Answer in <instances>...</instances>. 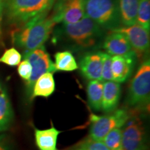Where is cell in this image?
<instances>
[{"mask_svg":"<svg viewBox=\"0 0 150 150\" xmlns=\"http://www.w3.org/2000/svg\"><path fill=\"white\" fill-rule=\"evenodd\" d=\"M121 94L120 84L114 81L104 83L102 110L106 113L116 110Z\"/></svg>","mask_w":150,"mask_h":150,"instance_id":"cell-14","label":"cell"},{"mask_svg":"<svg viewBox=\"0 0 150 150\" xmlns=\"http://www.w3.org/2000/svg\"><path fill=\"white\" fill-rule=\"evenodd\" d=\"M136 23L149 31L150 0H139Z\"/></svg>","mask_w":150,"mask_h":150,"instance_id":"cell-21","label":"cell"},{"mask_svg":"<svg viewBox=\"0 0 150 150\" xmlns=\"http://www.w3.org/2000/svg\"><path fill=\"white\" fill-rule=\"evenodd\" d=\"M79 150H109L102 140L89 139L79 146Z\"/></svg>","mask_w":150,"mask_h":150,"instance_id":"cell-25","label":"cell"},{"mask_svg":"<svg viewBox=\"0 0 150 150\" xmlns=\"http://www.w3.org/2000/svg\"><path fill=\"white\" fill-rule=\"evenodd\" d=\"M57 0H3L8 21L23 25L33 18L50 13Z\"/></svg>","mask_w":150,"mask_h":150,"instance_id":"cell-3","label":"cell"},{"mask_svg":"<svg viewBox=\"0 0 150 150\" xmlns=\"http://www.w3.org/2000/svg\"><path fill=\"white\" fill-rule=\"evenodd\" d=\"M122 128L123 150H147L146 133L140 119L130 117Z\"/></svg>","mask_w":150,"mask_h":150,"instance_id":"cell-9","label":"cell"},{"mask_svg":"<svg viewBox=\"0 0 150 150\" xmlns=\"http://www.w3.org/2000/svg\"><path fill=\"white\" fill-rule=\"evenodd\" d=\"M125 34L128 38L137 56L147 53L149 49V31L138 24L130 27H121L112 30Z\"/></svg>","mask_w":150,"mask_h":150,"instance_id":"cell-10","label":"cell"},{"mask_svg":"<svg viewBox=\"0 0 150 150\" xmlns=\"http://www.w3.org/2000/svg\"><path fill=\"white\" fill-rule=\"evenodd\" d=\"M103 48L110 56L125 55L133 51L132 47L124 33L117 31L110 33L103 41Z\"/></svg>","mask_w":150,"mask_h":150,"instance_id":"cell-13","label":"cell"},{"mask_svg":"<svg viewBox=\"0 0 150 150\" xmlns=\"http://www.w3.org/2000/svg\"><path fill=\"white\" fill-rule=\"evenodd\" d=\"M137 55L134 50L122 56L111 58L112 80L117 83H124L130 77L136 64Z\"/></svg>","mask_w":150,"mask_h":150,"instance_id":"cell-11","label":"cell"},{"mask_svg":"<svg viewBox=\"0 0 150 150\" xmlns=\"http://www.w3.org/2000/svg\"><path fill=\"white\" fill-rule=\"evenodd\" d=\"M87 17L104 29L121 27L117 0H84Z\"/></svg>","mask_w":150,"mask_h":150,"instance_id":"cell-4","label":"cell"},{"mask_svg":"<svg viewBox=\"0 0 150 150\" xmlns=\"http://www.w3.org/2000/svg\"><path fill=\"white\" fill-rule=\"evenodd\" d=\"M14 114L5 86L0 81V133L7 131L13 121Z\"/></svg>","mask_w":150,"mask_h":150,"instance_id":"cell-15","label":"cell"},{"mask_svg":"<svg viewBox=\"0 0 150 150\" xmlns=\"http://www.w3.org/2000/svg\"><path fill=\"white\" fill-rule=\"evenodd\" d=\"M54 63L56 71L72 72L79 68L75 58L70 51L58 52L54 55Z\"/></svg>","mask_w":150,"mask_h":150,"instance_id":"cell-20","label":"cell"},{"mask_svg":"<svg viewBox=\"0 0 150 150\" xmlns=\"http://www.w3.org/2000/svg\"><path fill=\"white\" fill-rule=\"evenodd\" d=\"M24 59L27 60L32 67L31 77L26 83L28 95L31 97L33 85L36 80L46 72H55L54 67L50 54L47 52L44 46L24 53Z\"/></svg>","mask_w":150,"mask_h":150,"instance_id":"cell-7","label":"cell"},{"mask_svg":"<svg viewBox=\"0 0 150 150\" xmlns=\"http://www.w3.org/2000/svg\"><path fill=\"white\" fill-rule=\"evenodd\" d=\"M72 150H79V148H76V149H72Z\"/></svg>","mask_w":150,"mask_h":150,"instance_id":"cell-29","label":"cell"},{"mask_svg":"<svg viewBox=\"0 0 150 150\" xmlns=\"http://www.w3.org/2000/svg\"><path fill=\"white\" fill-rule=\"evenodd\" d=\"M104 82L90 80L87 85V96L90 106L96 111L102 110Z\"/></svg>","mask_w":150,"mask_h":150,"instance_id":"cell-19","label":"cell"},{"mask_svg":"<svg viewBox=\"0 0 150 150\" xmlns=\"http://www.w3.org/2000/svg\"><path fill=\"white\" fill-rule=\"evenodd\" d=\"M150 97V61L146 59L140 65L131 81L127 102L134 108H142L149 104Z\"/></svg>","mask_w":150,"mask_h":150,"instance_id":"cell-5","label":"cell"},{"mask_svg":"<svg viewBox=\"0 0 150 150\" xmlns=\"http://www.w3.org/2000/svg\"><path fill=\"white\" fill-rule=\"evenodd\" d=\"M22 60V55L16 48L11 47L4 52L0 57V63H4L11 67L17 66Z\"/></svg>","mask_w":150,"mask_h":150,"instance_id":"cell-23","label":"cell"},{"mask_svg":"<svg viewBox=\"0 0 150 150\" xmlns=\"http://www.w3.org/2000/svg\"><path fill=\"white\" fill-rule=\"evenodd\" d=\"M81 72L88 80L102 81V52H87L80 59ZM104 82V81H103Z\"/></svg>","mask_w":150,"mask_h":150,"instance_id":"cell-12","label":"cell"},{"mask_svg":"<svg viewBox=\"0 0 150 150\" xmlns=\"http://www.w3.org/2000/svg\"><path fill=\"white\" fill-rule=\"evenodd\" d=\"M4 11V1L3 0H0V29H1V19H2V14Z\"/></svg>","mask_w":150,"mask_h":150,"instance_id":"cell-28","label":"cell"},{"mask_svg":"<svg viewBox=\"0 0 150 150\" xmlns=\"http://www.w3.org/2000/svg\"><path fill=\"white\" fill-rule=\"evenodd\" d=\"M48 15L33 18L14 30L11 33L13 43L24 50V52L43 46L56 24L52 17Z\"/></svg>","mask_w":150,"mask_h":150,"instance_id":"cell-2","label":"cell"},{"mask_svg":"<svg viewBox=\"0 0 150 150\" xmlns=\"http://www.w3.org/2000/svg\"><path fill=\"white\" fill-rule=\"evenodd\" d=\"M55 43L63 42L76 49H88L97 45L104 36V29L88 17L74 24H62L54 31Z\"/></svg>","mask_w":150,"mask_h":150,"instance_id":"cell-1","label":"cell"},{"mask_svg":"<svg viewBox=\"0 0 150 150\" xmlns=\"http://www.w3.org/2000/svg\"><path fill=\"white\" fill-rule=\"evenodd\" d=\"M55 91V81L52 72H46L40 76L33 85L31 100L35 97H49Z\"/></svg>","mask_w":150,"mask_h":150,"instance_id":"cell-18","label":"cell"},{"mask_svg":"<svg viewBox=\"0 0 150 150\" xmlns=\"http://www.w3.org/2000/svg\"><path fill=\"white\" fill-rule=\"evenodd\" d=\"M0 150H11L8 139L4 134H0Z\"/></svg>","mask_w":150,"mask_h":150,"instance_id":"cell-27","label":"cell"},{"mask_svg":"<svg viewBox=\"0 0 150 150\" xmlns=\"http://www.w3.org/2000/svg\"><path fill=\"white\" fill-rule=\"evenodd\" d=\"M31 72H32V67L27 60L24 59V61L20 62V64L18 65V73L22 79L27 82L31 77Z\"/></svg>","mask_w":150,"mask_h":150,"instance_id":"cell-26","label":"cell"},{"mask_svg":"<svg viewBox=\"0 0 150 150\" xmlns=\"http://www.w3.org/2000/svg\"><path fill=\"white\" fill-rule=\"evenodd\" d=\"M109 150H123L122 145V128H115L108 132L102 140Z\"/></svg>","mask_w":150,"mask_h":150,"instance_id":"cell-22","label":"cell"},{"mask_svg":"<svg viewBox=\"0 0 150 150\" xmlns=\"http://www.w3.org/2000/svg\"><path fill=\"white\" fill-rule=\"evenodd\" d=\"M61 131H59L52 124L50 129L40 130L34 129L35 143L40 150H58L56 147L58 137Z\"/></svg>","mask_w":150,"mask_h":150,"instance_id":"cell-16","label":"cell"},{"mask_svg":"<svg viewBox=\"0 0 150 150\" xmlns=\"http://www.w3.org/2000/svg\"><path fill=\"white\" fill-rule=\"evenodd\" d=\"M51 16L56 24H74L86 16L84 0H57Z\"/></svg>","mask_w":150,"mask_h":150,"instance_id":"cell-8","label":"cell"},{"mask_svg":"<svg viewBox=\"0 0 150 150\" xmlns=\"http://www.w3.org/2000/svg\"><path fill=\"white\" fill-rule=\"evenodd\" d=\"M120 18L124 27L136 24L139 0H117Z\"/></svg>","mask_w":150,"mask_h":150,"instance_id":"cell-17","label":"cell"},{"mask_svg":"<svg viewBox=\"0 0 150 150\" xmlns=\"http://www.w3.org/2000/svg\"><path fill=\"white\" fill-rule=\"evenodd\" d=\"M111 58L106 52H102V78L103 81H108L112 80L111 69Z\"/></svg>","mask_w":150,"mask_h":150,"instance_id":"cell-24","label":"cell"},{"mask_svg":"<svg viewBox=\"0 0 150 150\" xmlns=\"http://www.w3.org/2000/svg\"><path fill=\"white\" fill-rule=\"evenodd\" d=\"M91 127L90 129L91 139L103 140L108 132L115 128H122L131 117L125 109H117L105 116L92 115Z\"/></svg>","mask_w":150,"mask_h":150,"instance_id":"cell-6","label":"cell"}]
</instances>
